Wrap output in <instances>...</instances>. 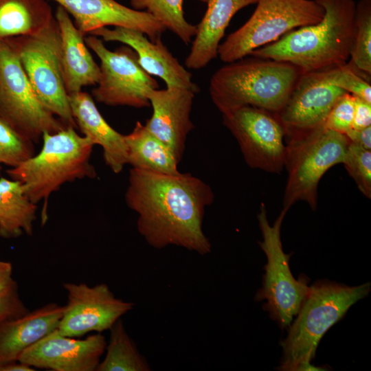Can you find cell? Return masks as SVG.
<instances>
[{
    "label": "cell",
    "mask_w": 371,
    "mask_h": 371,
    "mask_svg": "<svg viewBox=\"0 0 371 371\" xmlns=\"http://www.w3.org/2000/svg\"><path fill=\"white\" fill-rule=\"evenodd\" d=\"M214 200L211 187L192 174L129 171L125 201L138 215V232L154 248L175 245L209 254L212 246L203 221L205 207Z\"/></svg>",
    "instance_id": "obj_1"
},
{
    "label": "cell",
    "mask_w": 371,
    "mask_h": 371,
    "mask_svg": "<svg viewBox=\"0 0 371 371\" xmlns=\"http://www.w3.org/2000/svg\"><path fill=\"white\" fill-rule=\"evenodd\" d=\"M324 9L322 19L295 29L249 56L284 61L302 72L322 71L347 63L355 36L354 0H315Z\"/></svg>",
    "instance_id": "obj_2"
},
{
    "label": "cell",
    "mask_w": 371,
    "mask_h": 371,
    "mask_svg": "<svg viewBox=\"0 0 371 371\" xmlns=\"http://www.w3.org/2000/svg\"><path fill=\"white\" fill-rule=\"evenodd\" d=\"M303 74L287 62L246 56L216 70L209 93L222 114L247 106L274 114L284 106Z\"/></svg>",
    "instance_id": "obj_3"
},
{
    "label": "cell",
    "mask_w": 371,
    "mask_h": 371,
    "mask_svg": "<svg viewBox=\"0 0 371 371\" xmlns=\"http://www.w3.org/2000/svg\"><path fill=\"white\" fill-rule=\"evenodd\" d=\"M75 129L66 126L56 133L44 132L38 153L6 171L10 179L21 182L25 194L33 203L43 201L42 225L48 218V201L52 194L66 183L97 177L91 163L94 145Z\"/></svg>",
    "instance_id": "obj_4"
},
{
    "label": "cell",
    "mask_w": 371,
    "mask_h": 371,
    "mask_svg": "<svg viewBox=\"0 0 371 371\" xmlns=\"http://www.w3.org/2000/svg\"><path fill=\"white\" fill-rule=\"evenodd\" d=\"M370 289V282L348 286L327 280H317L309 286L286 337L280 343L282 356L279 370L301 371L310 363L324 334Z\"/></svg>",
    "instance_id": "obj_5"
},
{
    "label": "cell",
    "mask_w": 371,
    "mask_h": 371,
    "mask_svg": "<svg viewBox=\"0 0 371 371\" xmlns=\"http://www.w3.org/2000/svg\"><path fill=\"white\" fill-rule=\"evenodd\" d=\"M350 140L345 134L324 125L304 135L286 139L284 167L288 172L283 208L300 201L313 210L317 207V189L326 172L343 164Z\"/></svg>",
    "instance_id": "obj_6"
},
{
    "label": "cell",
    "mask_w": 371,
    "mask_h": 371,
    "mask_svg": "<svg viewBox=\"0 0 371 371\" xmlns=\"http://www.w3.org/2000/svg\"><path fill=\"white\" fill-rule=\"evenodd\" d=\"M43 105L67 126L77 128L63 78L60 36L55 17L38 32L5 40Z\"/></svg>",
    "instance_id": "obj_7"
},
{
    "label": "cell",
    "mask_w": 371,
    "mask_h": 371,
    "mask_svg": "<svg viewBox=\"0 0 371 371\" xmlns=\"http://www.w3.org/2000/svg\"><path fill=\"white\" fill-rule=\"evenodd\" d=\"M250 18L227 36L218 56L229 63L278 40L299 27L319 22L324 9L315 0H258Z\"/></svg>",
    "instance_id": "obj_8"
},
{
    "label": "cell",
    "mask_w": 371,
    "mask_h": 371,
    "mask_svg": "<svg viewBox=\"0 0 371 371\" xmlns=\"http://www.w3.org/2000/svg\"><path fill=\"white\" fill-rule=\"evenodd\" d=\"M288 210L282 208L271 225L267 218L266 207L261 203L257 218L262 235L258 243L267 256L262 286L257 291L255 300H266L263 309L281 329L288 328L309 291L308 278L293 276L289 261L291 254L284 252L280 231Z\"/></svg>",
    "instance_id": "obj_9"
},
{
    "label": "cell",
    "mask_w": 371,
    "mask_h": 371,
    "mask_svg": "<svg viewBox=\"0 0 371 371\" xmlns=\"http://www.w3.org/2000/svg\"><path fill=\"white\" fill-rule=\"evenodd\" d=\"M0 118L32 143L67 126L41 102L9 45L0 41Z\"/></svg>",
    "instance_id": "obj_10"
},
{
    "label": "cell",
    "mask_w": 371,
    "mask_h": 371,
    "mask_svg": "<svg viewBox=\"0 0 371 371\" xmlns=\"http://www.w3.org/2000/svg\"><path fill=\"white\" fill-rule=\"evenodd\" d=\"M85 41L100 61V76L91 91L93 98L111 106L149 107L148 93L158 89L159 84L141 67L136 52L126 45L111 51L101 38L91 34Z\"/></svg>",
    "instance_id": "obj_11"
},
{
    "label": "cell",
    "mask_w": 371,
    "mask_h": 371,
    "mask_svg": "<svg viewBox=\"0 0 371 371\" xmlns=\"http://www.w3.org/2000/svg\"><path fill=\"white\" fill-rule=\"evenodd\" d=\"M223 115V125L236 139L246 164L253 169L280 173L284 168V133L274 115L243 106Z\"/></svg>",
    "instance_id": "obj_12"
},
{
    "label": "cell",
    "mask_w": 371,
    "mask_h": 371,
    "mask_svg": "<svg viewBox=\"0 0 371 371\" xmlns=\"http://www.w3.org/2000/svg\"><path fill=\"white\" fill-rule=\"evenodd\" d=\"M67 301L58 326L65 336L80 337L91 332L110 330L123 315L133 308L132 302L115 296L106 284L92 286L85 283H65Z\"/></svg>",
    "instance_id": "obj_13"
},
{
    "label": "cell",
    "mask_w": 371,
    "mask_h": 371,
    "mask_svg": "<svg viewBox=\"0 0 371 371\" xmlns=\"http://www.w3.org/2000/svg\"><path fill=\"white\" fill-rule=\"evenodd\" d=\"M346 93L327 82L319 71L303 74L284 106L273 114L284 137H300L324 126L331 109Z\"/></svg>",
    "instance_id": "obj_14"
},
{
    "label": "cell",
    "mask_w": 371,
    "mask_h": 371,
    "mask_svg": "<svg viewBox=\"0 0 371 371\" xmlns=\"http://www.w3.org/2000/svg\"><path fill=\"white\" fill-rule=\"evenodd\" d=\"M106 343L101 333L80 339L63 335L56 328L28 347L19 360L35 369L95 371Z\"/></svg>",
    "instance_id": "obj_15"
},
{
    "label": "cell",
    "mask_w": 371,
    "mask_h": 371,
    "mask_svg": "<svg viewBox=\"0 0 371 371\" xmlns=\"http://www.w3.org/2000/svg\"><path fill=\"white\" fill-rule=\"evenodd\" d=\"M63 8L85 36L108 26L143 32L151 41L161 38L165 26L145 11L125 6L115 0H52Z\"/></svg>",
    "instance_id": "obj_16"
},
{
    "label": "cell",
    "mask_w": 371,
    "mask_h": 371,
    "mask_svg": "<svg viewBox=\"0 0 371 371\" xmlns=\"http://www.w3.org/2000/svg\"><path fill=\"white\" fill-rule=\"evenodd\" d=\"M195 94L177 87L153 89L148 93L153 113L144 125L170 148L179 163L184 153L187 137L194 128L190 114Z\"/></svg>",
    "instance_id": "obj_17"
},
{
    "label": "cell",
    "mask_w": 371,
    "mask_h": 371,
    "mask_svg": "<svg viewBox=\"0 0 371 371\" xmlns=\"http://www.w3.org/2000/svg\"><path fill=\"white\" fill-rule=\"evenodd\" d=\"M89 34L101 37L103 41L120 42L132 48L141 67L149 75L161 78L166 87L184 88L195 93L199 91L192 74L169 52L161 38L153 42L143 32L122 27H101Z\"/></svg>",
    "instance_id": "obj_18"
},
{
    "label": "cell",
    "mask_w": 371,
    "mask_h": 371,
    "mask_svg": "<svg viewBox=\"0 0 371 371\" xmlns=\"http://www.w3.org/2000/svg\"><path fill=\"white\" fill-rule=\"evenodd\" d=\"M54 17L60 32L62 73L67 93L95 85L100 78V69L88 49L85 36L61 6H57Z\"/></svg>",
    "instance_id": "obj_19"
},
{
    "label": "cell",
    "mask_w": 371,
    "mask_h": 371,
    "mask_svg": "<svg viewBox=\"0 0 371 371\" xmlns=\"http://www.w3.org/2000/svg\"><path fill=\"white\" fill-rule=\"evenodd\" d=\"M68 98L77 128L93 145L102 147L104 162L111 171L121 172L127 164L124 135L106 122L88 93L80 91L70 93Z\"/></svg>",
    "instance_id": "obj_20"
},
{
    "label": "cell",
    "mask_w": 371,
    "mask_h": 371,
    "mask_svg": "<svg viewBox=\"0 0 371 371\" xmlns=\"http://www.w3.org/2000/svg\"><path fill=\"white\" fill-rule=\"evenodd\" d=\"M64 306L49 303L0 323V367L18 361L30 346L58 328Z\"/></svg>",
    "instance_id": "obj_21"
},
{
    "label": "cell",
    "mask_w": 371,
    "mask_h": 371,
    "mask_svg": "<svg viewBox=\"0 0 371 371\" xmlns=\"http://www.w3.org/2000/svg\"><path fill=\"white\" fill-rule=\"evenodd\" d=\"M257 2L258 0H208L205 14L196 25V32L185 60L186 67L198 70L217 58L218 46L233 16L241 9Z\"/></svg>",
    "instance_id": "obj_22"
},
{
    "label": "cell",
    "mask_w": 371,
    "mask_h": 371,
    "mask_svg": "<svg viewBox=\"0 0 371 371\" xmlns=\"http://www.w3.org/2000/svg\"><path fill=\"white\" fill-rule=\"evenodd\" d=\"M37 204L25 194L21 181L0 177V237L33 234Z\"/></svg>",
    "instance_id": "obj_23"
},
{
    "label": "cell",
    "mask_w": 371,
    "mask_h": 371,
    "mask_svg": "<svg viewBox=\"0 0 371 371\" xmlns=\"http://www.w3.org/2000/svg\"><path fill=\"white\" fill-rule=\"evenodd\" d=\"M127 164L132 168L177 175V161L170 148L153 135L144 124L137 122L133 131L124 135Z\"/></svg>",
    "instance_id": "obj_24"
},
{
    "label": "cell",
    "mask_w": 371,
    "mask_h": 371,
    "mask_svg": "<svg viewBox=\"0 0 371 371\" xmlns=\"http://www.w3.org/2000/svg\"><path fill=\"white\" fill-rule=\"evenodd\" d=\"M54 17L47 0H0V41L36 33Z\"/></svg>",
    "instance_id": "obj_25"
},
{
    "label": "cell",
    "mask_w": 371,
    "mask_h": 371,
    "mask_svg": "<svg viewBox=\"0 0 371 371\" xmlns=\"http://www.w3.org/2000/svg\"><path fill=\"white\" fill-rule=\"evenodd\" d=\"M106 355L96 371H148L150 366L138 351L120 319L110 329Z\"/></svg>",
    "instance_id": "obj_26"
},
{
    "label": "cell",
    "mask_w": 371,
    "mask_h": 371,
    "mask_svg": "<svg viewBox=\"0 0 371 371\" xmlns=\"http://www.w3.org/2000/svg\"><path fill=\"white\" fill-rule=\"evenodd\" d=\"M133 9L145 11L161 23L166 30L188 45L196 26L188 22L183 10V0H129Z\"/></svg>",
    "instance_id": "obj_27"
},
{
    "label": "cell",
    "mask_w": 371,
    "mask_h": 371,
    "mask_svg": "<svg viewBox=\"0 0 371 371\" xmlns=\"http://www.w3.org/2000/svg\"><path fill=\"white\" fill-rule=\"evenodd\" d=\"M348 62L358 71L371 76V0L356 3L355 36Z\"/></svg>",
    "instance_id": "obj_28"
},
{
    "label": "cell",
    "mask_w": 371,
    "mask_h": 371,
    "mask_svg": "<svg viewBox=\"0 0 371 371\" xmlns=\"http://www.w3.org/2000/svg\"><path fill=\"white\" fill-rule=\"evenodd\" d=\"M319 72L329 84L371 104L370 78L358 71L349 62Z\"/></svg>",
    "instance_id": "obj_29"
},
{
    "label": "cell",
    "mask_w": 371,
    "mask_h": 371,
    "mask_svg": "<svg viewBox=\"0 0 371 371\" xmlns=\"http://www.w3.org/2000/svg\"><path fill=\"white\" fill-rule=\"evenodd\" d=\"M33 144L0 118V164L21 165L34 155Z\"/></svg>",
    "instance_id": "obj_30"
},
{
    "label": "cell",
    "mask_w": 371,
    "mask_h": 371,
    "mask_svg": "<svg viewBox=\"0 0 371 371\" xmlns=\"http://www.w3.org/2000/svg\"><path fill=\"white\" fill-rule=\"evenodd\" d=\"M359 191L371 198V150L350 141L343 162Z\"/></svg>",
    "instance_id": "obj_31"
},
{
    "label": "cell",
    "mask_w": 371,
    "mask_h": 371,
    "mask_svg": "<svg viewBox=\"0 0 371 371\" xmlns=\"http://www.w3.org/2000/svg\"><path fill=\"white\" fill-rule=\"evenodd\" d=\"M354 110L355 96L346 93L331 109L324 122V127L346 135L352 129Z\"/></svg>",
    "instance_id": "obj_32"
},
{
    "label": "cell",
    "mask_w": 371,
    "mask_h": 371,
    "mask_svg": "<svg viewBox=\"0 0 371 371\" xmlns=\"http://www.w3.org/2000/svg\"><path fill=\"white\" fill-rule=\"evenodd\" d=\"M29 311L20 297L15 280L0 291V323L23 316Z\"/></svg>",
    "instance_id": "obj_33"
},
{
    "label": "cell",
    "mask_w": 371,
    "mask_h": 371,
    "mask_svg": "<svg viewBox=\"0 0 371 371\" xmlns=\"http://www.w3.org/2000/svg\"><path fill=\"white\" fill-rule=\"evenodd\" d=\"M370 126L371 104L355 96V110L352 129L361 130Z\"/></svg>",
    "instance_id": "obj_34"
},
{
    "label": "cell",
    "mask_w": 371,
    "mask_h": 371,
    "mask_svg": "<svg viewBox=\"0 0 371 371\" xmlns=\"http://www.w3.org/2000/svg\"><path fill=\"white\" fill-rule=\"evenodd\" d=\"M346 135L351 142L371 150V126L361 130L351 129Z\"/></svg>",
    "instance_id": "obj_35"
},
{
    "label": "cell",
    "mask_w": 371,
    "mask_h": 371,
    "mask_svg": "<svg viewBox=\"0 0 371 371\" xmlns=\"http://www.w3.org/2000/svg\"><path fill=\"white\" fill-rule=\"evenodd\" d=\"M14 281L12 263L0 260V291L8 287Z\"/></svg>",
    "instance_id": "obj_36"
},
{
    "label": "cell",
    "mask_w": 371,
    "mask_h": 371,
    "mask_svg": "<svg viewBox=\"0 0 371 371\" xmlns=\"http://www.w3.org/2000/svg\"><path fill=\"white\" fill-rule=\"evenodd\" d=\"M36 369L19 360L11 361L0 367V371H35Z\"/></svg>",
    "instance_id": "obj_37"
},
{
    "label": "cell",
    "mask_w": 371,
    "mask_h": 371,
    "mask_svg": "<svg viewBox=\"0 0 371 371\" xmlns=\"http://www.w3.org/2000/svg\"><path fill=\"white\" fill-rule=\"evenodd\" d=\"M199 1H201L203 3H207L208 0H199Z\"/></svg>",
    "instance_id": "obj_38"
}]
</instances>
